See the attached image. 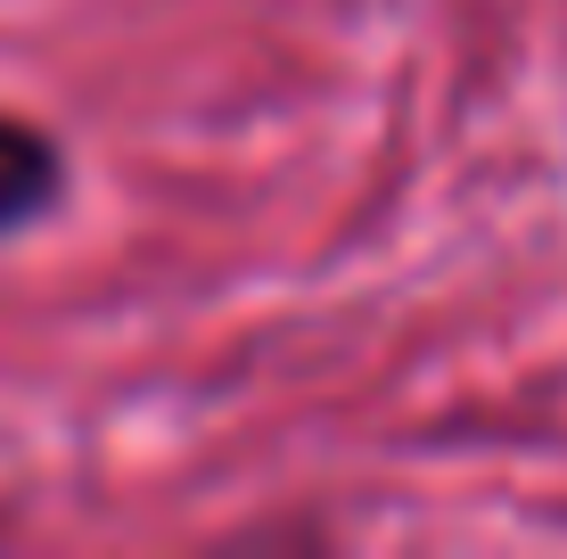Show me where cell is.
Returning <instances> with one entry per match:
<instances>
[{"label":"cell","mask_w":567,"mask_h":559,"mask_svg":"<svg viewBox=\"0 0 567 559\" xmlns=\"http://www.w3.org/2000/svg\"><path fill=\"white\" fill-rule=\"evenodd\" d=\"M58 198H66V157H58V141L42 124H25V115H0V239L33 230Z\"/></svg>","instance_id":"cell-1"}]
</instances>
